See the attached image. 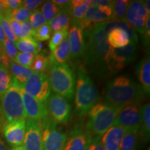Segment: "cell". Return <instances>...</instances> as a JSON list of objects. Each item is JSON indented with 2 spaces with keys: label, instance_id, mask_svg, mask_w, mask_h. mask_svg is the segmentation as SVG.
Returning <instances> with one entry per match:
<instances>
[{
  "label": "cell",
  "instance_id": "f1b7e54d",
  "mask_svg": "<svg viewBox=\"0 0 150 150\" xmlns=\"http://www.w3.org/2000/svg\"><path fill=\"white\" fill-rule=\"evenodd\" d=\"M33 72H42L46 74V72L50 70L49 57L43 54H38L35 56L33 61L29 67Z\"/></svg>",
  "mask_w": 150,
  "mask_h": 150
},
{
  "label": "cell",
  "instance_id": "836d02e7",
  "mask_svg": "<svg viewBox=\"0 0 150 150\" xmlns=\"http://www.w3.org/2000/svg\"><path fill=\"white\" fill-rule=\"evenodd\" d=\"M52 32L53 31L50 24H45L33 31V37L38 42H43V41L48 40L52 37Z\"/></svg>",
  "mask_w": 150,
  "mask_h": 150
},
{
  "label": "cell",
  "instance_id": "9c48e42d",
  "mask_svg": "<svg viewBox=\"0 0 150 150\" xmlns=\"http://www.w3.org/2000/svg\"><path fill=\"white\" fill-rule=\"evenodd\" d=\"M137 56V45L129 42L122 48H111L108 58L110 75L116 74L132 63Z\"/></svg>",
  "mask_w": 150,
  "mask_h": 150
},
{
  "label": "cell",
  "instance_id": "f35d334b",
  "mask_svg": "<svg viewBox=\"0 0 150 150\" xmlns=\"http://www.w3.org/2000/svg\"><path fill=\"white\" fill-rule=\"evenodd\" d=\"M1 4L4 12L12 11L22 6V1L21 0H2Z\"/></svg>",
  "mask_w": 150,
  "mask_h": 150
},
{
  "label": "cell",
  "instance_id": "30bf717a",
  "mask_svg": "<svg viewBox=\"0 0 150 150\" xmlns=\"http://www.w3.org/2000/svg\"><path fill=\"white\" fill-rule=\"evenodd\" d=\"M67 136L61 127L49 120L42 126V150H62Z\"/></svg>",
  "mask_w": 150,
  "mask_h": 150
},
{
  "label": "cell",
  "instance_id": "44dd1931",
  "mask_svg": "<svg viewBox=\"0 0 150 150\" xmlns=\"http://www.w3.org/2000/svg\"><path fill=\"white\" fill-rule=\"evenodd\" d=\"M137 76L140 83V86L146 95L149 96L150 93V59L148 54L136 67Z\"/></svg>",
  "mask_w": 150,
  "mask_h": 150
},
{
  "label": "cell",
  "instance_id": "277c9868",
  "mask_svg": "<svg viewBox=\"0 0 150 150\" xmlns=\"http://www.w3.org/2000/svg\"><path fill=\"white\" fill-rule=\"evenodd\" d=\"M119 110L105 102L97 103L89 110L86 129L93 136H102L112 127Z\"/></svg>",
  "mask_w": 150,
  "mask_h": 150
},
{
  "label": "cell",
  "instance_id": "3957f363",
  "mask_svg": "<svg viewBox=\"0 0 150 150\" xmlns=\"http://www.w3.org/2000/svg\"><path fill=\"white\" fill-rule=\"evenodd\" d=\"M99 99V93L83 65L79 67L76 79L75 106L76 115L82 117L93 107Z\"/></svg>",
  "mask_w": 150,
  "mask_h": 150
},
{
  "label": "cell",
  "instance_id": "d590c367",
  "mask_svg": "<svg viewBox=\"0 0 150 150\" xmlns=\"http://www.w3.org/2000/svg\"><path fill=\"white\" fill-rule=\"evenodd\" d=\"M29 20V23L31 25V27H32L33 31L38 29V28L40 27L41 26L47 24L46 20L45 19L44 17H43L40 11L38 10V9L33 11V12L31 13Z\"/></svg>",
  "mask_w": 150,
  "mask_h": 150
},
{
  "label": "cell",
  "instance_id": "5bb4252c",
  "mask_svg": "<svg viewBox=\"0 0 150 150\" xmlns=\"http://www.w3.org/2000/svg\"><path fill=\"white\" fill-rule=\"evenodd\" d=\"M21 93L24 112L27 120L38 122L41 126L50 120L47 111L46 103H41L33 97L30 96L23 91V88L21 91Z\"/></svg>",
  "mask_w": 150,
  "mask_h": 150
},
{
  "label": "cell",
  "instance_id": "2e32d148",
  "mask_svg": "<svg viewBox=\"0 0 150 150\" xmlns=\"http://www.w3.org/2000/svg\"><path fill=\"white\" fill-rule=\"evenodd\" d=\"M67 37L70 46V58L76 59L83 56L85 49L83 29L79 21L72 20Z\"/></svg>",
  "mask_w": 150,
  "mask_h": 150
},
{
  "label": "cell",
  "instance_id": "7bdbcfd3",
  "mask_svg": "<svg viewBox=\"0 0 150 150\" xmlns=\"http://www.w3.org/2000/svg\"><path fill=\"white\" fill-rule=\"evenodd\" d=\"M43 3L44 1L42 0H25L22 1V6L25 7L30 11H35L37 10L38 8Z\"/></svg>",
  "mask_w": 150,
  "mask_h": 150
},
{
  "label": "cell",
  "instance_id": "52a82bcc",
  "mask_svg": "<svg viewBox=\"0 0 150 150\" xmlns=\"http://www.w3.org/2000/svg\"><path fill=\"white\" fill-rule=\"evenodd\" d=\"M23 91L41 103L45 104L51 94V87L47 74L33 72L23 85Z\"/></svg>",
  "mask_w": 150,
  "mask_h": 150
},
{
  "label": "cell",
  "instance_id": "f6af8a7d",
  "mask_svg": "<svg viewBox=\"0 0 150 150\" xmlns=\"http://www.w3.org/2000/svg\"><path fill=\"white\" fill-rule=\"evenodd\" d=\"M101 138L102 136H93L88 150H105Z\"/></svg>",
  "mask_w": 150,
  "mask_h": 150
},
{
  "label": "cell",
  "instance_id": "f546056e",
  "mask_svg": "<svg viewBox=\"0 0 150 150\" xmlns=\"http://www.w3.org/2000/svg\"><path fill=\"white\" fill-rule=\"evenodd\" d=\"M31 12L25 7L21 6L20 8L16 9L12 11H7L4 12L3 16L8 20V19H13L16 21L20 22H27L29 20V17L31 16Z\"/></svg>",
  "mask_w": 150,
  "mask_h": 150
},
{
  "label": "cell",
  "instance_id": "8992f818",
  "mask_svg": "<svg viewBox=\"0 0 150 150\" xmlns=\"http://www.w3.org/2000/svg\"><path fill=\"white\" fill-rule=\"evenodd\" d=\"M23 86L12 79V83L1 97V112L5 124L14 120H26L21 91Z\"/></svg>",
  "mask_w": 150,
  "mask_h": 150
},
{
  "label": "cell",
  "instance_id": "d6a6232c",
  "mask_svg": "<svg viewBox=\"0 0 150 150\" xmlns=\"http://www.w3.org/2000/svg\"><path fill=\"white\" fill-rule=\"evenodd\" d=\"M40 12L47 22H50L60 12V9L52 1H44Z\"/></svg>",
  "mask_w": 150,
  "mask_h": 150
},
{
  "label": "cell",
  "instance_id": "ba28073f",
  "mask_svg": "<svg viewBox=\"0 0 150 150\" xmlns=\"http://www.w3.org/2000/svg\"><path fill=\"white\" fill-rule=\"evenodd\" d=\"M49 120L56 125L66 123L70 119L72 107L64 97L57 94H50L46 102Z\"/></svg>",
  "mask_w": 150,
  "mask_h": 150
},
{
  "label": "cell",
  "instance_id": "ac0fdd59",
  "mask_svg": "<svg viewBox=\"0 0 150 150\" xmlns=\"http://www.w3.org/2000/svg\"><path fill=\"white\" fill-rule=\"evenodd\" d=\"M26 129V120H14L5 124L3 134L6 140L13 147L22 145Z\"/></svg>",
  "mask_w": 150,
  "mask_h": 150
},
{
  "label": "cell",
  "instance_id": "4316f807",
  "mask_svg": "<svg viewBox=\"0 0 150 150\" xmlns=\"http://www.w3.org/2000/svg\"><path fill=\"white\" fill-rule=\"evenodd\" d=\"M139 129L129 128L122 139L119 150H135L136 149L138 139Z\"/></svg>",
  "mask_w": 150,
  "mask_h": 150
},
{
  "label": "cell",
  "instance_id": "ab89813d",
  "mask_svg": "<svg viewBox=\"0 0 150 150\" xmlns=\"http://www.w3.org/2000/svg\"><path fill=\"white\" fill-rule=\"evenodd\" d=\"M0 24H1V27H2V29L4 30V32L5 33L6 37H7L6 38H8L9 40L16 42V41L18 40V38H17L16 35L13 33L12 31H11L10 26H9L8 21L4 16L0 18Z\"/></svg>",
  "mask_w": 150,
  "mask_h": 150
},
{
  "label": "cell",
  "instance_id": "74e56055",
  "mask_svg": "<svg viewBox=\"0 0 150 150\" xmlns=\"http://www.w3.org/2000/svg\"><path fill=\"white\" fill-rule=\"evenodd\" d=\"M35 55L33 54L29 53H23V52H20L17 54L16 59H14V63L17 64L21 65L24 67H30L31 63L34 59Z\"/></svg>",
  "mask_w": 150,
  "mask_h": 150
},
{
  "label": "cell",
  "instance_id": "7dc6e473",
  "mask_svg": "<svg viewBox=\"0 0 150 150\" xmlns=\"http://www.w3.org/2000/svg\"><path fill=\"white\" fill-rule=\"evenodd\" d=\"M6 38V37L5 33L4 32L2 27H1V24H0V45L2 46V47H3V45L4 43Z\"/></svg>",
  "mask_w": 150,
  "mask_h": 150
},
{
  "label": "cell",
  "instance_id": "7c38bea8",
  "mask_svg": "<svg viewBox=\"0 0 150 150\" xmlns=\"http://www.w3.org/2000/svg\"><path fill=\"white\" fill-rule=\"evenodd\" d=\"M93 136L86 126L75 125L67 136L62 150H88Z\"/></svg>",
  "mask_w": 150,
  "mask_h": 150
},
{
  "label": "cell",
  "instance_id": "e575fe53",
  "mask_svg": "<svg viewBox=\"0 0 150 150\" xmlns=\"http://www.w3.org/2000/svg\"><path fill=\"white\" fill-rule=\"evenodd\" d=\"M69 28H65V29L60 30V31H56L52 35L51 39H50V42H49V48H50V51L52 52L55 50L56 47H58L61 44L62 41L64 40L65 38H67Z\"/></svg>",
  "mask_w": 150,
  "mask_h": 150
},
{
  "label": "cell",
  "instance_id": "7402d4cb",
  "mask_svg": "<svg viewBox=\"0 0 150 150\" xmlns=\"http://www.w3.org/2000/svg\"><path fill=\"white\" fill-rule=\"evenodd\" d=\"M108 44L112 48H122L130 42L128 33L122 28L115 27L107 33Z\"/></svg>",
  "mask_w": 150,
  "mask_h": 150
},
{
  "label": "cell",
  "instance_id": "f5cc1de1",
  "mask_svg": "<svg viewBox=\"0 0 150 150\" xmlns=\"http://www.w3.org/2000/svg\"><path fill=\"white\" fill-rule=\"evenodd\" d=\"M3 54H4L3 47H2V46H1V45H0V59H1V56H2Z\"/></svg>",
  "mask_w": 150,
  "mask_h": 150
},
{
  "label": "cell",
  "instance_id": "7a4b0ae2",
  "mask_svg": "<svg viewBox=\"0 0 150 150\" xmlns=\"http://www.w3.org/2000/svg\"><path fill=\"white\" fill-rule=\"evenodd\" d=\"M145 95L140 85L129 76L122 75L106 84L105 103L120 110L129 105L139 104L143 101Z\"/></svg>",
  "mask_w": 150,
  "mask_h": 150
},
{
  "label": "cell",
  "instance_id": "8fae6325",
  "mask_svg": "<svg viewBox=\"0 0 150 150\" xmlns=\"http://www.w3.org/2000/svg\"><path fill=\"white\" fill-rule=\"evenodd\" d=\"M149 13L146 10L144 1H131L127 8L125 21L136 32L143 34L146 19Z\"/></svg>",
  "mask_w": 150,
  "mask_h": 150
},
{
  "label": "cell",
  "instance_id": "c3c4849f",
  "mask_svg": "<svg viewBox=\"0 0 150 150\" xmlns=\"http://www.w3.org/2000/svg\"><path fill=\"white\" fill-rule=\"evenodd\" d=\"M0 150H8L6 143L1 136H0Z\"/></svg>",
  "mask_w": 150,
  "mask_h": 150
},
{
  "label": "cell",
  "instance_id": "4dcf8cb0",
  "mask_svg": "<svg viewBox=\"0 0 150 150\" xmlns=\"http://www.w3.org/2000/svg\"><path fill=\"white\" fill-rule=\"evenodd\" d=\"M12 83V76L8 67L0 64V97L4 95Z\"/></svg>",
  "mask_w": 150,
  "mask_h": 150
},
{
  "label": "cell",
  "instance_id": "816d5d0a",
  "mask_svg": "<svg viewBox=\"0 0 150 150\" xmlns=\"http://www.w3.org/2000/svg\"><path fill=\"white\" fill-rule=\"evenodd\" d=\"M3 14H4V9L2 7V4H1V1H0V18L1 17H3Z\"/></svg>",
  "mask_w": 150,
  "mask_h": 150
},
{
  "label": "cell",
  "instance_id": "db71d44e",
  "mask_svg": "<svg viewBox=\"0 0 150 150\" xmlns=\"http://www.w3.org/2000/svg\"><path fill=\"white\" fill-rule=\"evenodd\" d=\"M0 114H1V106H0Z\"/></svg>",
  "mask_w": 150,
  "mask_h": 150
},
{
  "label": "cell",
  "instance_id": "484cf974",
  "mask_svg": "<svg viewBox=\"0 0 150 150\" xmlns=\"http://www.w3.org/2000/svg\"><path fill=\"white\" fill-rule=\"evenodd\" d=\"M8 69L13 79L22 86L33 73V71L29 67H22L13 61L10 63Z\"/></svg>",
  "mask_w": 150,
  "mask_h": 150
},
{
  "label": "cell",
  "instance_id": "11a10c76",
  "mask_svg": "<svg viewBox=\"0 0 150 150\" xmlns=\"http://www.w3.org/2000/svg\"></svg>",
  "mask_w": 150,
  "mask_h": 150
},
{
  "label": "cell",
  "instance_id": "60d3db41",
  "mask_svg": "<svg viewBox=\"0 0 150 150\" xmlns=\"http://www.w3.org/2000/svg\"><path fill=\"white\" fill-rule=\"evenodd\" d=\"M22 29H21V33H20V36L18 39L20 38H25L33 37V30L32 27L30 24L29 22H24L21 23Z\"/></svg>",
  "mask_w": 150,
  "mask_h": 150
},
{
  "label": "cell",
  "instance_id": "ffe728a7",
  "mask_svg": "<svg viewBox=\"0 0 150 150\" xmlns=\"http://www.w3.org/2000/svg\"><path fill=\"white\" fill-rule=\"evenodd\" d=\"M70 59V46L67 38H65L59 46L51 53L49 57L50 69L53 65L66 63Z\"/></svg>",
  "mask_w": 150,
  "mask_h": 150
},
{
  "label": "cell",
  "instance_id": "8d00e7d4",
  "mask_svg": "<svg viewBox=\"0 0 150 150\" xmlns=\"http://www.w3.org/2000/svg\"><path fill=\"white\" fill-rule=\"evenodd\" d=\"M3 51L5 55L11 61H13L18 54V50L16 48V42L6 38L4 43L3 45Z\"/></svg>",
  "mask_w": 150,
  "mask_h": 150
},
{
  "label": "cell",
  "instance_id": "9a60e30c",
  "mask_svg": "<svg viewBox=\"0 0 150 150\" xmlns=\"http://www.w3.org/2000/svg\"><path fill=\"white\" fill-rule=\"evenodd\" d=\"M113 19L112 7L91 5L86 11L83 18L79 22L83 29L85 30L97 24L110 21Z\"/></svg>",
  "mask_w": 150,
  "mask_h": 150
},
{
  "label": "cell",
  "instance_id": "681fc988",
  "mask_svg": "<svg viewBox=\"0 0 150 150\" xmlns=\"http://www.w3.org/2000/svg\"><path fill=\"white\" fill-rule=\"evenodd\" d=\"M149 3H150V1L149 0H147V1H144V5H145V7L146 8V10L148 13H149L150 12V7H149Z\"/></svg>",
  "mask_w": 150,
  "mask_h": 150
},
{
  "label": "cell",
  "instance_id": "603a6c76",
  "mask_svg": "<svg viewBox=\"0 0 150 150\" xmlns=\"http://www.w3.org/2000/svg\"><path fill=\"white\" fill-rule=\"evenodd\" d=\"M150 136V104L146 103L142 106V122L138 131V138L142 142H147Z\"/></svg>",
  "mask_w": 150,
  "mask_h": 150
},
{
  "label": "cell",
  "instance_id": "83f0119b",
  "mask_svg": "<svg viewBox=\"0 0 150 150\" xmlns=\"http://www.w3.org/2000/svg\"><path fill=\"white\" fill-rule=\"evenodd\" d=\"M71 17L68 13L65 11H60L52 20L49 22L52 31H60L65 28L70 27Z\"/></svg>",
  "mask_w": 150,
  "mask_h": 150
},
{
  "label": "cell",
  "instance_id": "4fadbf2b",
  "mask_svg": "<svg viewBox=\"0 0 150 150\" xmlns=\"http://www.w3.org/2000/svg\"><path fill=\"white\" fill-rule=\"evenodd\" d=\"M141 122L142 106L132 104L125 106L118 111L112 126L140 129Z\"/></svg>",
  "mask_w": 150,
  "mask_h": 150
},
{
  "label": "cell",
  "instance_id": "b9f144b4",
  "mask_svg": "<svg viewBox=\"0 0 150 150\" xmlns=\"http://www.w3.org/2000/svg\"><path fill=\"white\" fill-rule=\"evenodd\" d=\"M141 36L144 45L145 47H149L150 38V15H149L146 19L144 32Z\"/></svg>",
  "mask_w": 150,
  "mask_h": 150
},
{
  "label": "cell",
  "instance_id": "6da1fadb",
  "mask_svg": "<svg viewBox=\"0 0 150 150\" xmlns=\"http://www.w3.org/2000/svg\"><path fill=\"white\" fill-rule=\"evenodd\" d=\"M83 59L91 73L97 77L110 76L108 58L111 47L107 40V33L102 23L83 30Z\"/></svg>",
  "mask_w": 150,
  "mask_h": 150
},
{
  "label": "cell",
  "instance_id": "d4e9b609",
  "mask_svg": "<svg viewBox=\"0 0 150 150\" xmlns=\"http://www.w3.org/2000/svg\"><path fill=\"white\" fill-rule=\"evenodd\" d=\"M92 5L91 0H73L71 1L69 14L72 20L80 21L83 18L89 7Z\"/></svg>",
  "mask_w": 150,
  "mask_h": 150
},
{
  "label": "cell",
  "instance_id": "5b68a950",
  "mask_svg": "<svg viewBox=\"0 0 150 150\" xmlns=\"http://www.w3.org/2000/svg\"><path fill=\"white\" fill-rule=\"evenodd\" d=\"M49 81L51 89L67 100H72L74 95L76 76L66 63L53 65L50 70Z\"/></svg>",
  "mask_w": 150,
  "mask_h": 150
},
{
  "label": "cell",
  "instance_id": "e0dca14e",
  "mask_svg": "<svg viewBox=\"0 0 150 150\" xmlns=\"http://www.w3.org/2000/svg\"><path fill=\"white\" fill-rule=\"evenodd\" d=\"M23 146L26 150H42V126L38 122L26 120Z\"/></svg>",
  "mask_w": 150,
  "mask_h": 150
},
{
  "label": "cell",
  "instance_id": "ee69618b",
  "mask_svg": "<svg viewBox=\"0 0 150 150\" xmlns=\"http://www.w3.org/2000/svg\"><path fill=\"white\" fill-rule=\"evenodd\" d=\"M7 20L8 21L11 31L18 39L20 36V33H21V22L16 21V20H13V19H8Z\"/></svg>",
  "mask_w": 150,
  "mask_h": 150
},
{
  "label": "cell",
  "instance_id": "1f68e13d",
  "mask_svg": "<svg viewBox=\"0 0 150 150\" xmlns=\"http://www.w3.org/2000/svg\"><path fill=\"white\" fill-rule=\"evenodd\" d=\"M130 1L128 0H117L113 1L112 11L114 13V20H125V15Z\"/></svg>",
  "mask_w": 150,
  "mask_h": 150
},
{
  "label": "cell",
  "instance_id": "cb8c5ba5",
  "mask_svg": "<svg viewBox=\"0 0 150 150\" xmlns=\"http://www.w3.org/2000/svg\"><path fill=\"white\" fill-rule=\"evenodd\" d=\"M17 50L23 53H29L33 54H40L42 45L38 42L33 37L25 38L18 39L16 41Z\"/></svg>",
  "mask_w": 150,
  "mask_h": 150
},
{
  "label": "cell",
  "instance_id": "bcb514c9",
  "mask_svg": "<svg viewBox=\"0 0 150 150\" xmlns=\"http://www.w3.org/2000/svg\"><path fill=\"white\" fill-rule=\"evenodd\" d=\"M91 3L92 5L94 6L112 7L113 1H110V0H93V1H91Z\"/></svg>",
  "mask_w": 150,
  "mask_h": 150
},
{
  "label": "cell",
  "instance_id": "d6986e66",
  "mask_svg": "<svg viewBox=\"0 0 150 150\" xmlns=\"http://www.w3.org/2000/svg\"><path fill=\"white\" fill-rule=\"evenodd\" d=\"M127 128L122 127H111L103 135L101 140L105 150H119L124 135Z\"/></svg>",
  "mask_w": 150,
  "mask_h": 150
},
{
  "label": "cell",
  "instance_id": "f907efd6",
  "mask_svg": "<svg viewBox=\"0 0 150 150\" xmlns=\"http://www.w3.org/2000/svg\"><path fill=\"white\" fill-rule=\"evenodd\" d=\"M11 150H26V149L24 147L23 145H20V146H18V147H13Z\"/></svg>",
  "mask_w": 150,
  "mask_h": 150
}]
</instances>
